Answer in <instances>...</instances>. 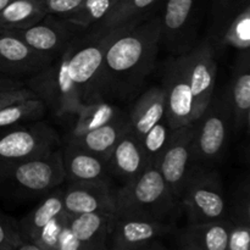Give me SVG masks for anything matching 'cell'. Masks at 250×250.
<instances>
[{
  "instance_id": "cell-27",
  "label": "cell",
  "mask_w": 250,
  "mask_h": 250,
  "mask_svg": "<svg viewBox=\"0 0 250 250\" xmlns=\"http://www.w3.org/2000/svg\"><path fill=\"white\" fill-rule=\"evenodd\" d=\"M159 0H117L111 11L89 31L110 32L142 21Z\"/></svg>"
},
{
  "instance_id": "cell-9",
  "label": "cell",
  "mask_w": 250,
  "mask_h": 250,
  "mask_svg": "<svg viewBox=\"0 0 250 250\" xmlns=\"http://www.w3.org/2000/svg\"><path fill=\"white\" fill-rule=\"evenodd\" d=\"M204 0H167L161 19V42L175 56L187 53L197 39Z\"/></svg>"
},
{
  "instance_id": "cell-16",
  "label": "cell",
  "mask_w": 250,
  "mask_h": 250,
  "mask_svg": "<svg viewBox=\"0 0 250 250\" xmlns=\"http://www.w3.org/2000/svg\"><path fill=\"white\" fill-rule=\"evenodd\" d=\"M65 211L70 215L110 214L115 215V193L110 183L70 182L62 190Z\"/></svg>"
},
{
  "instance_id": "cell-37",
  "label": "cell",
  "mask_w": 250,
  "mask_h": 250,
  "mask_svg": "<svg viewBox=\"0 0 250 250\" xmlns=\"http://www.w3.org/2000/svg\"><path fill=\"white\" fill-rule=\"evenodd\" d=\"M23 87H26V83H24V81L9 77V76H6V75H4V73L0 72V92L20 89V88H23Z\"/></svg>"
},
{
  "instance_id": "cell-15",
  "label": "cell",
  "mask_w": 250,
  "mask_h": 250,
  "mask_svg": "<svg viewBox=\"0 0 250 250\" xmlns=\"http://www.w3.org/2000/svg\"><path fill=\"white\" fill-rule=\"evenodd\" d=\"M173 231V222L131 215H115L110 250H136Z\"/></svg>"
},
{
  "instance_id": "cell-40",
  "label": "cell",
  "mask_w": 250,
  "mask_h": 250,
  "mask_svg": "<svg viewBox=\"0 0 250 250\" xmlns=\"http://www.w3.org/2000/svg\"><path fill=\"white\" fill-rule=\"evenodd\" d=\"M10 1H11V0H0V11H1V10L4 9V7L6 6Z\"/></svg>"
},
{
  "instance_id": "cell-5",
  "label": "cell",
  "mask_w": 250,
  "mask_h": 250,
  "mask_svg": "<svg viewBox=\"0 0 250 250\" xmlns=\"http://www.w3.org/2000/svg\"><path fill=\"white\" fill-rule=\"evenodd\" d=\"M188 224H205L229 219L226 197L217 172L194 164L180 199Z\"/></svg>"
},
{
  "instance_id": "cell-36",
  "label": "cell",
  "mask_w": 250,
  "mask_h": 250,
  "mask_svg": "<svg viewBox=\"0 0 250 250\" xmlns=\"http://www.w3.org/2000/svg\"><path fill=\"white\" fill-rule=\"evenodd\" d=\"M26 99H38V98L27 87L14 90H6V92H0V110L14 104V103Z\"/></svg>"
},
{
  "instance_id": "cell-23",
  "label": "cell",
  "mask_w": 250,
  "mask_h": 250,
  "mask_svg": "<svg viewBox=\"0 0 250 250\" xmlns=\"http://www.w3.org/2000/svg\"><path fill=\"white\" fill-rule=\"evenodd\" d=\"M63 211L65 208L62 202V190L55 188L51 192L46 193L41 204L37 205L19 222L22 239L24 242L34 243L42 231Z\"/></svg>"
},
{
  "instance_id": "cell-35",
  "label": "cell",
  "mask_w": 250,
  "mask_h": 250,
  "mask_svg": "<svg viewBox=\"0 0 250 250\" xmlns=\"http://www.w3.org/2000/svg\"><path fill=\"white\" fill-rule=\"evenodd\" d=\"M83 1L84 0H45V6L49 15L67 19L82 5Z\"/></svg>"
},
{
  "instance_id": "cell-21",
  "label": "cell",
  "mask_w": 250,
  "mask_h": 250,
  "mask_svg": "<svg viewBox=\"0 0 250 250\" xmlns=\"http://www.w3.org/2000/svg\"><path fill=\"white\" fill-rule=\"evenodd\" d=\"M229 227V219L188 224L178 236V250H226Z\"/></svg>"
},
{
  "instance_id": "cell-2",
  "label": "cell",
  "mask_w": 250,
  "mask_h": 250,
  "mask_svg": "<svg viewBox=\"0 0 250 250\" xmlns=\"http://www.w3.org/2000/svg\"><path fill=\"white\" fill-rule=\"evenodd\" d=\"M177 199L168 189L156 165H149L138 177L115 193V215H131L173 222Z\"/></svg>"
},
{
  "instance_id": "cell-31",
  "label": "cell",
  "mask_w": 250,
  "mask_h": 250,
  "mask_svg": "<svg viewBox=\"0 0 250 250\" xmlns=\"http://www.w3.org/2000/svg\"><path fill=\"white\" fill-rule=\"evenodd\" d=\"M117 0H84L72 15L63 19L81 31H89L97 26L114 7Z\"/></svg>"
},
{
  "instance_id": "cell-29",
  "label": "cell",
  "mask_w": 250,
  "mask_h": 250,
  "mask_svg": "<svg viewBox=\"0 0 250 250\" xmlns=\"http://www.w3.org/2000/svg\"><path fill=\"white\" fill-rule=\"evenodd\" d=\"M46 106L41 99L16 102L0 110V133L29 122L39 121L45 115Z\"/></svg>"
},
{
  "instance_id": "cell-24",
  "label": "cell",
  "mask_w": 250,
  "mask_h": 250,
  "mask_svg": "<svg viewBox=\"0 0 250 250\" xmlns=\"http://www.w3.org/2000/svg\"><path fill=\"white\" fill-rule=\"evenodd\" d=\"M249 183H244L234 198L229 219L231 222L226 250H250Z\"/></svg>"
},
{
  "instance_id": "cell-32",
  "label": "cell",
  "mask_w": 250,
  "mask_h": 250,
  "mask_svg": "<svg viewBox=\"0 0 250 250\" xmlns=\"http://www.w3.org/2000/svg\"><path fill=\"white\" fill-rule=\"evenodd\" d=\"M221 45L233 46L238 50L250 48V6L229 23L221 38Z\"/></svg>"
},
{
  "instance_id": "cell-17",
  "label": "cell",
  "mask_w": 250,
  "mask_h": 250,
  "mask_svg": "<svg viewBox=\"0 0 250 250\" xmlns=\"http://www.w3.org/2000/svg\"><path fill=\"white\" fill-rule=\"evenodd\" d=\"M60 150L65 180L68 182L109 183L110 172L104 158L72 142H66Z\"/></svg>"
},
{
  "instance_id": "cell-19",
  "label": "cell",
  "mask_w": 250,
  "mask_h": 250,
  "mask_svg": "<svg viewBox=\"0 0 250 250\" xmlns=\"http://www.w3.org/2000/svg\"><path fill=\"white\" fill-rule=\"evenodd\" d=\"M106 163L110 175H114L124 183L138 177L149 166L141 142L128 127L112 148Z\"/></svg>"
},
{
  "instance_id": "cell-22",
  "label": "cell",
  "mask_w": 250,
  "mask_h": 250,
  "mask_svg": "<svg viewBox=\"0 0 250 250\" xmlns=\"http://www.w3.org/2000/svg\"><path fill=\"white\" fill-rule=\"evenodd\" d=\"M165 120V94L163 87H151L139 97L127 115L128 128L139 142L160 121Z\"/></svg>"
},
{
  "instance_id": "cell-30",
  "label": "cell",
  "mask_w": 250,
  "mask_h": 250,
  "mask_svg": "<svg viewBox=\"0 0 250 250\" xmlns=\"http://www.w3.org/2000/svg\"><path fill=\"white\" fill-rule=\"evenodd\" d=\"M250 6V0H212L209 41L214 48L221 45V38L232 21Z\"/></svg>"
},
{
  "instance_id": "cell-1",
  "label": "cell",
  "mask_w": 250,
  "mask_h": 250,
  "mask_svg": "<svg viewBox=\"0 0 250 250\" xmlns=\"http://www.w3.org/2000/svg\"><path fill=\"white\" fill-rule=\"evenodd\" d=\"M161 42V19L155 16L110 31L98 82L100 100L126 98L153 71Z\"/></svg>"
},
{
  "instance_id": "cell-33",
  "label": "cell",
  "mask_w": 250,
  "mask_h": 250,
  "mask_svg": "<svg viewBox=\"0 0 250 250\" xmlns=\"http://www.w3.org/2000/svg\"><path fill=\"white\" fill-rule=\"evenodd\" d=\"M171 128L167 126L166 121H160L156 124L146 136L142 138L141 144L146 154V163L148 165H155V161L158 160L159 155L165 148L166 143L170 137Z\"/></svg>"
},
{
  "instance_id": "cell-25",
  "label": "cell",
  "mask_w": 250,
  "mask_h": 250,
  "mask_svg": "<svg viewBox=\"0 0 250 250\" xmlns=\"http://www.w3.org/2000/svg\"><path fill=\"white\" fill-rule=\"evenodd\" d=\"M127 127H128L127 115L122 114L116 120L104 125V126L98 127L93 131L81 134V136L75 137L72 139H67L66 142H72V143L78 144L82 148L87 149V150L92 151L97 155H100L106 160L109 154L111 153L112 148L117 143L120 137L125 133Z\"/></svg>"
},
{
  "instance_id": "cell-18",
  "label": "cell",
  "mask_w": 250,
  "mask_h": 250,
  "mask_svg": "<svg viewBox=\"0 0 250 250\" xmlns=\"http://www.w3.org/2000/svg\"><path fill=\"white\" fill-rule=\"evenodd\" d=\"M237 129L248 128L250 120V53L242 50L224 93Z\"/></svg>"
},
{
  "instance_id": "cell-13",
  "label": "cell",
  "mask_w": 250,
  "mask_h": 250,
  "mask_svg": "<svg viewBox=\"0 0 250 250\" xmlns=\"http://www.w3.org/2000/svg\"><path fill=\"white\" fill-rule=\"evenodd\" d=\"M55 58L33 50L11 29L0 28V72L4 75L28 80Z\"/></svg>"
},
{
  "instance_id": "cell-20",
  "label": "cell",
  "mask_w": 250,
  "mask_h": 250,
  "mask_svg": "<svg viewBox=\"0 0 250 250\" xmlns=\"http://www.w3.org/2000/svg\"><path fill=\"white\" fill-rule=\"evenodd\" d=\"M115 215H70L67 226L83 250H110Z\"/></svg>"
},
{
  "instance_id": "cell-26",
  "label": "cell",
  "mask_w": 250,
  "mask_h": 250,
  "mask_svg": "<svg viewBox=\"0 0 250 250\" xmlns=\"http://www.w3.org/2000/svg\"><path fill=\"white\" fill-rule=\"evenodd\" d=\"M48 14L45 0H11L0 11V28L26 29Z\"/></svg>"
},
{
  "instance_id": "cell-38",
  "label": "cell",
  "mask_w": 250,
  "mask_h": 250,
  "mask_svg": "<svg viewBox=\"0 0 250 250\" xmlns=\"http://www.w3.org/2000/svg\"><path fill=\"white\" fill-rule=\"evenodd\" d=\"M136 250H168V249L165 248L163 244L159 243V242L155 239V241H150L148 242V243L143 244V246H141Z\"/></svg>"
},
{
  "instance_id": "cell-34",
  "label": "cell",
  "mask_w": 250,
  "mask_h": 250,
  "mask_svg": "<svg viewBox=\"0 0 250 250\" xmlns=\"http://www.w3.org/2000/svg\"><path fill=\"white\" fill-rule=\"evenodd\" d=\"M22 242L19 222L0 211V250H14Z\"/></svg>"
},
{
  "instance_id": "cell-11",
  "label": "cell",
  "mask_w": 250,
  "mask_h": 250,
  "mask_svg": "<svg viewBox=\"0 0 250 250\" xmlns=\"http://www.w3.org/2000/svg\"><path fill=\"white\" fill-rule=\"evenodd\" d=\"M168 189L180 202L193 161L192 125L171 129L165 148L155 161Z\"/></svg>"
},
{
  "instance_id": "cell-7",
  "label": "cell",
  "mask_w": 250,
  "mask_h": 250,
  "mask_svg": "<svg viewBox=\"0 0 250 250\" xmlns=\"http://www.w3.org/2000/svg\"><path fill=\"white\" fill-rule=\"evenodd\" d=\"M231 125V111L224 94L214 95L192 124L194 164L210 163L222 155Z\"/></svg>"
},
{
  "instance_id": "cell-3",
  "label": "cell",
  "mask_w": 250,
  "mask_h": 250,
  "mask_svg": "<svg viewBox=\"0 0 250 250\" xmlns=\"http://www.w3.org/2000/svg\"><path fill=\"white\" fill-rule=\"evenodd\" d=\"M65 182L61 150L0 165V190L14 195L46 194Z\"/></svg>"
},
{
  "instance_id": "cell-8",
  "label": "cell",
  "mask_w": 250,
  "mask_h": 250,
  "mask_svg": "<svg viewBox=\"0 0 250 250\" xmlns=\"http://www.w3.org/2000/svg\"><path fill=\"white\" fill-rule=\"evenodd\" d=\"M59 144V134L45 122L21 125L0 133V165L48 155Z\"/></svg>"
},
{
  "instance_id": "cell-14",
  "label": "cell",
  "mask_w": 250,
  "mask_h": 250,
  "mask_svg": "<svg viewBox=\"0 0 250 250\" xmlns=\"http://www.w3.org/2000/svg\"><path fill=\"white\" fill-rule=\"evenodd\" d=\"M33 50L48 56H58L80 36L81 29L60 17L46 15L41 22L26 29H11Z\"/></svg>"
},
{
  "instance_id": "cell-39",
  "label": "cell",
  "mask_w": 250,
  "mask_h": 250,
  "mask_svg": "<svg viewBox=\"0 0 250 250\" xmlns=\"http://www.w3.org/2000/svg\"><path fill=\"white\" fill-rule=\"evenodd\" d=\"M14 250H43L41 247H38L37 244L32 243V242H22L17 248H15Z\"/></svg>"
},
{
  "instance_id": "cell-4",
  "label": "cell",
  "mask_w": 250,
  "mask_h": 250,
  "mask_svg": "<svg viewBox=\"0 0 250 250\" xmlns=\"http://www.w3.org/2000/svg\"><path fill=\"white\" fill-rule=\"evenodd\" d=\"M71 42L65 50L61 51L46 67L24 81L38 99L45 104L56 116L77 115L83 102L75 83L68 75V56L71 51Z\"/></svg>"
},
{
  "instance_id": "cell-28",
  "label": "cell",
  "mask_w": 250,
  "mask_h": 250,
  "mask_svg": "<svg viewBox=\"0 0 250 250\" xmlns=\"http://www.w3.org/2000/svg\"><path fill=\"white\" fill-rule=\"evenodd\" d=\"M121 115L122 112L116 106L104 100H97L94 103L84 104L77 112V120L71 128L67 139H72L81 134L93 131L98 127L104 126Z\"/></svg>"
},
{
  "instance_id": "cell-10",
  "label": "cell",
  "mask_w": 250,
  "mask_h": 250,
  "mask_svg": "<svg viewBox=\"0 0 250 250\" xmlns=\"http://www.w3.org/2000/svg\"><path fill=\"white\" fill-rule=\"evenodd\" d=\"M177 56L192 89L199 117L214 97L217 71L216 49L207 38L194 44L187 53Z\"/></svg>"
},
{
  "instance_id": "cell-12",
  "label": "cell",
  "mask_w": 250,
  "mask_h": 250,
  "mask_svg": "<svg viewBox=\"0 0 250 250\" xmlns=\"http://www.w3.org/2000/svg\"><path fill=\"white\" fill-rule=\"evenodd\" d=\"M161 87L165 94V121L167 126L175 129L192 125L198 119V112L178 56L166 61Z\"/></svg>"
},
{
  "instance_id": "cell-6",
  "label": "cell",
  "mask_w": 250,
  "mask_h": 250,
  "mask_svg": "<svg viewBox=\"0 0 250 250\" xmlns=\"http://www.w3.org/2000/svg\"><path fill=\"white\" fill-rule=\"evenodd\" d=\"M109 34L110 32L88 31V33L76 37L71 44L68 75L75 83L83 104L100 100L98 82Z\"/></svg>"
}]
</instances>
